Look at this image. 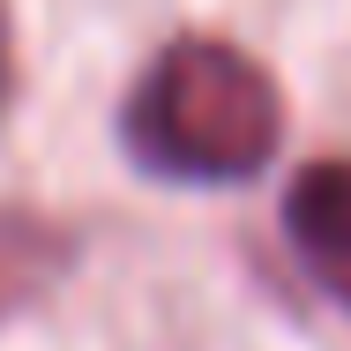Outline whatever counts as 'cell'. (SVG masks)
<instances>
[{
    "label": "cell",
    "instance_id": "6da1fadb",
    "mask_svg": "<svg viewBox=\"0 0 351 351\" xmlns=\"http://www.w3.org/2000/svg\"><path fill=\"white\" fill-rule=\"evenodd\" d=\"M120 142L142 172L232 187L254 180L284 142V90L232 38H172L120 105Z\"/></svg>",
    "mask_w": 351,
    "mask_h": 351
},
{
    "label": "cell",
    "instance_id": "7a4b0ae2",
    "mask_svg": "<svg viewBox=\"0 0 351 351\" xmlns=\"http://www.w3.org/2000/svg\"><path fill=\"white\" fill-rule=\"evenodd\" d=\"M284 239L306 262V277L351 314V157H314V165L291 172Z\"/></svg>",
    "mask_w": 351,
    "mask_h": 351
},
{
    "label": "cell",
    "instance_id": "3957f363",
    "mask_svg": "<svg viewBox=\"0 0 351 351\" xmlns=\"http://www.w3.org/2000/svg\"><path fill=\"white\" fill-rule=\"evenodd\" d=\"M0 105H8V23H0Z\"/></svg>",
    "mask_w": 351,
    "mask_h": 351
}]
</instances>
